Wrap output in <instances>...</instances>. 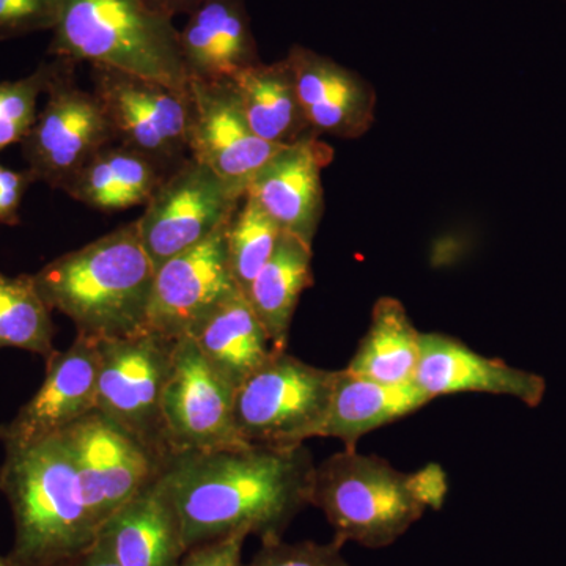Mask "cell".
I'll list each match as a JSON object with an SVG mask.
<instances>
[{"instance_id":"cell-1","label":"cell","mask_w":566,"mask_h":566,"mask_svg":"<svg viewBox=\"0 0 566 566\" xmlns=\"http://www.w3.org/2000/svg\"><path fill=\"white\" fill-rule=\"evenodd\" d=\"M316 465L303 446L238 444L169 457L167 485L180 513L186 553L233 534L283 539L311 505Z\"/></svg>"},{"instance_id":"cell-2","label":"cell","mask_w":566,"mask_h":566,"mask_svg":"<svg viewBox=\"0 0 566 566\" xmlns=\"http://www.w3.org/2000/svg\"><path fill=\"white\" fill-rule=\"evenodd\" d=\"M155 274L134 221L52 260L33 281L77 334L114 338L147 331Z\"/></svg>"},{"instance_id":"cell-3","label":"cell","mask_w":566,"mask_h":566,"mask_svg":"<svg viewBox=\"0 0 566 566\" xmlns=\"http://www.w3.org/2000/svg\"><path fill=\"white\" fill-rule=\"evenodd\" d=\"M447 490L441 465L406 474L385 458L345 449L316 465L311 505L322 510L334 538L381 549L403 536L424 510L441 509Z\"/></svg>"},{"instance_id":"cell-4","label":"cell","mask_w":566,"mask_h":566,"mask_svg":"<svg viewBox=\"0 0 566 566\" xmlns=\"http://www.w3.org/2000/svg\"><path fill=\"white\" fill-rule=\"evenodd\" d=\"M0 491L14 517L11 560L18 566H54L95 543L93 517L80 476L61 438L6 450Z\"/></svg>"},{"instance_id":"cell-5","label":"cell","mask_w":566,"mask_h":566,"mask_svg":"<svg viewBox=\"0 0 566 566\" xmlns=\"http://www.w3.org/2000/svg\"><path fill=\"white\" fill-rule=\"evenodd\" d=\"M52 57L109 66L189 91L180 31L139 0H62Z\"/></svg>"},{"instance_id":"cell-6","label":"cell","mask_w":566,"mask_h":566,"mask_svg":"<svg viewBox=\"0 0 566 566\" xmlns=\"http://www.w3.org/2000/svg\"><path fill=\"white\" fill-rule=\"evenodd\" d=\"M335 370L303 363L285 352L253 371L234 392V428L245 444L303 446L322 438Z\"/></svg>"},{"instance_id":"cell-7","label":"cell","mask_w":566,"mask_h":566,"mask_svg":"<svg viewBox=\"0 0 566 566\" xmlns=\"http://www.w3.org/2000/svg\"><path fill=\"white\" fill-rule=\"evenodd\" d=\"M46 103L21 142L28 170L52 189H65L93 156L115 144L102 102L74 80L76 63L54 57Z\"/></svg>"},{"instance_id":"cell-8","label":"cell","mask_w":566,"mask_h":566,"mask_svg":"<svg viewBox=\"0 0 566 566\" xmlns=\"http://www.w3.org/2000/svg\"><path fill=\"white\" fill-rule=\"evenodd\" d=\"M99 364L96 408L151 452L169 460L161 401L175 342L153 331L96 338Z\"/></svg>"},{"instance_id":"cell-9","label":"cell","mask_w":566,"mask_h":566,"mask_svg":"<svg viewBox=\"0 0 566 566\" xmlns=\"http://www.w3.org/2000/svg\"><path fill=\"white\" fill-rule=\"evenodd\" d=\"M92 81L117 144L142 153L167 174L189 158V91L102 65H92Z\"/></svg>"},{"instance_id":"cell-10","label":"cell","mask_w":566,"mask_h":566,"mask_svg":"<svg viewBox=\"0 0 566 566\" xmlns=\"http://www.w3.org/2000/svg\"><path fill=\"white\" fill-rule=\"evenodd\" d=\"M241 200L211 169L186 158L164 178L136 221L155 268L203 243L232 219Z\"/></svg>"},{"instance_id":"cell-11","label":"cell","mask_w":566,"mask_h":566,"mask_svg":"<svg viewBox=\"0 0 566 566\" xmlns=\"http://www.w3.org/2000/svg\"><path fill=\"white\" fill-rule=\"evenodd\" d=\"M57 436L69 450L85 502L99 528L166 468V460L98 409Z\"/></svg>"},{"instance_id":"cell-12","label":"cell","mask_w":566,"mask_h":566,"mask_svg":"<svg viewBox=\"0 0 566 566\" xmlns=\"http://www.w3.org/2000/svg\"><path fill=\"white\" fill-rule=\"evenodd\" d=\"M234 392L191 337L175 342L161 401L170 457L243 444L234 428Z\"/></svg>"},{"instance_id":"cell-13","label":"cell","mask_w":566,"mask_h":566,"mask_svg":"<svg viewBox=\"0 0 566 566\" xmlns=\"http://www.w3.org/2000/svg\"><path fill=\"white\" fill-rule=\"evenodd\" d=\"M229 222L203 243L156 268L148 331L172 342L192 337L219 307L243 293L227 252Z\"/></svg>"},{"instance_id":"cell-14","label":"cell","mask_w":566,"mask_h":566,"mask_svg":"<svg viewBox=\"0 0 566 566\" xmlns=\"http://www.w3.org/2000/svg\"><path fill=\"white\" fill-rule=\"evenodd\" d=\"M189 98V156L211 169L234 196L243 199L252 178L282 150V145L270 144L252 132L232 81L191 80Z\"/></svg>"},{"instance_id":"cell-15","label":"cell","mask_w":566,"mask_h":566,"mask_svg":"<svg viewBox=\"0 0 566 566\" xmlns=\"http://www.w3.org/2000/svg\"><path fill=\"white\" fill-rule=\"evenodd\" d=\"M98 340L77 334L65 352L46 360L43 385L13 420L0 427L6 450H20L55 438L96 408Z\"/></svg>"},{"instance_id":"cell-16","label":"cell","mask_w":566,"mask_h":566,"mask_svg":"<svg viewBox=\"0 0 566 566\" xmlns=\"http://www.w3.org/2000/svg\"><path fill=\"white\" fill-rule=\"evenodd\" d=\"M333 159L334 148L318 136L286 145L255 174L245 193L282 232L314 245L324 211L322 175Z\"/></svg>"},{"instance_id":"cell-17","label":"cell","mask_w":566,"mask_h":566,"mask_svg":"<svg viewBox=\"0 0 566 566\" xmlns=\"http://www.w3.org/2000/svg\"><path fill=\"white\" fill-rule=\"evenodd\" d=\"M412 382L431 400L475 392L517 398L536 408L546 394L543 376L482 356L458 338L439 333L420 335V359Z\"/></svg>"},{"instance_id":"cell-18","label":"cell","mask_w":566,"mask_h":566,"mask_svg":"<svg viewBox=\"0 0 566 566\" xmlns=\"http://www.w3.org/2000/svg\"><path fill=\"white\" fill-rule=\"evenodd\" d=\"M297 96L316 136L359 139L376 115L374 85L356 71L314 50L294 44L286 55Z\"/></svg>"},{"instance_id":"cell-19","label":"cell","mask_w":566,"mask_h":566,"mask_svg":"<svg viewBox=\"0 0 566 566\" xmlns=\"http://www.w3.org/2000/svg\"><path fill=\"white\" fill-rule=\"evenodd\" d=\"M96 538L118 566H177L186 547L180 513L164 471L120 506Z\"/></svg>"},{"instance_id":"cell-20","label":"cell","mask_w":566,"mask_h":566,"mask_svg":"<svg viewBox=\"0 0 566 566\" xmlns=\"http://www.w3.org/2000/svg\"><path fill=\"white\" fill-rule=\"evenodd\" d=\"M189 81H232L260 63L244 0H205L180 31Z\"/></svg>"},{"instance_id":"cell-21","label":"cell","mask_w":566,"mask_h":566,"mask_svg":"<svg viewBox=\"0 0 566 566\" xmlns=\"http://www.w3.org/2000/svg\"><path fill=\"white\" fill-rule=\"evenodd\" d=\"M415 385H385L346 370H335L329 415L322 438L340 439L345 449H356L363 436L378 430L431 403Z\"/></svg>"},{"instance_id":"cell-22","label":"cell","mask_w":566,"mask_h":566,"mask_svg":"<svg viewBox=\"0 0 566 566\" xmlns=\"http://www.w3.org/2000/svg\"><path fill=\"white\" fill-rule=\"evenodd\" d=\"M232 84L245 120L263 140L285 147L316 136L301 106L286 59L256 63L237 74Z\"/></svg>"},{"instance_id":"cell-23","label":"cell","mask_w":566,"mask_h":566,"mask_svg":"<svg viewBox=\"0 0 566 566\" xmlns=\"http://www.w3.org/2000/svg\"><path fill=\"white\" fill-rule=\"evenodd\" d=\"M167 175L147 156L115 142L96 153L63 191L95 210H128L145 207Z\"/></svg>"},{"instance_id":"cell-24","label":"cell","mask_w":566,"mask_h":566,"mask_svg":"<svg viewBox=\"0 0 566 566\" xmlns=\"http://www.w3.org/2000/svg\"><path fill=\"white\" fill-rule=\"evenodd\" d=\"M312 259L314 245L283 232L270 262L244 293L277 352H285L289 346L297 303L314 285Z\"/></svg>"},{"instance_id":"cell-25","label":"cell","mask_w":566,"mask_h":566,"mask_svg":"<svg viewBox=\"0 0 566 566\" xmlns=\"http://www.w3.org/2000/svg\"><path fill=\"white\" fill-rule=\"evenodd\" d=\"M191 338L237 389L277 352L244 293L227 301Z\"/></svg>"},{"instance_id":"cell-26","label":"cell","mask_w":566,"mask_h":566,"mask_svg":"<svg viewBox=\"0 0 566 566\" xmlns=\"http://www.w3.org/2000/svg\"><path fill=\"white\" fill-rule=\"evenodd\" d=\"M420 335L400 301L379 297L370 327L346 370L385 385H409L419 365Z\"/></svg>"},{"instance_id":"cell-27","label":"cell","mask_w":566,"mask_h":566,"mask_svg":"<svg viewBox=\"0 0 566 566\" xmlns=\"http://www.w3.org/2000/svg\"><path fill=\"white\" fill-rule=\"evenodd\" d=\"M51 314L33 274L9 275L0 271V349L20 348L50 359L57 352Z\"/></svg>"},{"instance_id":"cell-28","label":"cell","mask_w":566,"mask_h":566,"mask_svg":"<svg viewBox=\"0 0 566 566\" xmlns=\"http://www.w3.org/2000/svg\"><path fill=\"white\" fill-rule=\"evenodd\" d=\"M282 233L274 219L245 193L227 227L230 268L241 292H248L253 279L270 262Z\"/></svg>"},{"instance_id":"cell-29","label":"cell","mask_w":566,"mask_h":566,"mask_svg":"<svg viewBox=\"0 0 566 566\" xmlns=\"http://www.w3.org/2000/svg\"><path fill=\"white\" fill-rule=\"evenodd\" d=\"M51 70L52 63L44 62L29 76L0 82V153L10 145L21 144L31 132Z\"/></svg>"},{"instance_id":"cell-30","label":"cell","mask_w":566,"mask_h":566,"mask_svg":"<svg viewBox=\"0 0 566 566\" xmlns=\"http://www.w3.org/2000/svg\"><path fill=\"white\" fill-rule=\"evenodd\" d=\"M344 546L337 538L331 543L275 539L262 543L251 564L243 566H352L342 553Z\"/></svg>"},{"instance_id":"cell-31","label":"cell","mask_w":566,"mask_h":566,"mask_svg":"<svg viewBox=\"0 0 566 566\" xmlns=\"http://www.w3.org/2000/svg\"><path fill=\"white\" fill-rule=\"evenodd\" d=\"M62 0H0V40L52 31Z\"/></svg>"},{"instance_id":"cell-32","label":"cell","mask_w":566,"mask_h":566,"mask_svg":"<svg viewBox=\"0 0 566 566\" xmlns=\"http://www.w3.org/2000/svg\"><path fill=\"white\" fill-rule=\"evenodd\" d=\"M249 535L233 534L193 546L177 566H243L241 556Z\"/></svg>"},{"instance_id":"cell-33","label":"cell","mask_w":566,"mask_h":566,"mask_svg":"<svg viewBox=\"0 0 566 566\" xmlns=\"http://www.w3.org/2000/svg\"><path fill=\"white\" fill-rule=\"evenodd\" d=\"M33 175L25 170H13L0 166V223L14 227L21 222L20 208L29 186L35 182Z\"/></svg>"},{"instance_id":"cell-34","label":"cell","mask_w":566,"mask_h":566,"mask_svg":"<svg viewBox=\"0 0 566 566\" xmlns=\"http://www.w3.org/2000/svg\"><path fill=\"white\" fill-rule=\"evenodd\" d=\"M139 2L151 13L174 21V18L180 17V14L189 17L202 6L205 0H139Z\"/></svg>"},{"instance_id":"cell-35","label":"cell","mask_w":566,"mask_h":566,"mask_svg":"<svg viewBox=\"0 0 566 566\" xmlns=\"http://www.w3.org/2000/svg\"><path fill=\"white\" fill-rule=\"evenodd\" d=\"M54 566H118V564L107 547L103 545L102 539L96 538L92 546L82 551L77 556L66 558Z\"/></svg>"},{"instance_id":"cell-36","label":"cell","mask_w":566,"mask_h":566,"mask_svg":"<svg viewBox=\"0 0 566 566\" xmlns=\"http://www.w3.org/2000/svg\"><path fill=\"white\" fill-rule=\"evenodd\" d=\"M0 566H18L10 557L0 556Z\"/></svg>"},{"instance_id":"cell-37","label":"cell","mask_w":566,"mask_h":566,"mask_svg":"<svg viewBox=\"0 0 566 566\" xmlns=\"http://www.w3.org/2000/svg\"><path fill=\"white\" fill-rule=\"evenodd\" d=\"M564 2H566V0H564Z\"/></svg>"}]
</instances>
